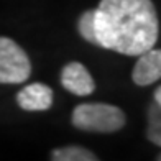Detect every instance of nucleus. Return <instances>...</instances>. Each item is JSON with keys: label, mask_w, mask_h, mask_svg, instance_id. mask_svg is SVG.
Masks as SVG:
<instances>
[{"label": "nucleus", "mask_w": 161, "mask_h": 161, "mask_svg": "<svg viewBox=\"0 0 161 161\" xmlns=\"http://www.w3.org/2000/svg\"><path fill=\"white\" fill-rule=\"evenodd\" d=\"M61 84L74 96H89L96 89L94 79L80 63H69L61 71Z\"/></svg>", "instance_id": "20e7f679"}, {"label": "nucleus", "mask_w": 161, "mask_h": 161, "mask_svg": "<svg viewBox=\"0 0 161 161\" xmlns=\"http://www.w3.org/2000/svg\"><path fill=\"white\" fill-rule=\"evenodd\" d=\"M77 28H79V33L82 35V38L87 40L89 43H96V31H94V10H87L82 13L79 23H77Z\"/></svg>", "instance_id": "1a4fd4ad"}, {"label": "nucleus", "mask_w": 161, "mask_h": 161, "mask_svg": "<svg viewBox=\"0 0 161 161\" xmlns=\"http://www.w3.org/2000/svg\"><path fill=\"white\" fill-rule=\"evenodd\" d=\"M125 114L110 104H80L72 112V125L84 131L112 133L125 125Z\"/></svg>", "instance_id": "f03ea898"}, {"label": "nucleus", "mask_w": 161, "mask_h": 161, "mask_svg": "<svg viewBox=\"0 0 161 161\" xmlns=\"http://www.w3.org/2000/svg\"><path fill=\"white\" fill-rule=\"evenodd\" d=\"M31 74V63L13 40L0 36V82L20 84Z\"/></svg>", "instance_id": "7ed1b4c3"}, {"label": "nucleus", "mask_w": 161, "mask_h": 161, "mask_svg": "<svg viewBox=\"0 0 161 161\" xmlns=\"http://www.w3.org/2000/svg\"><path fill=\"white\" fill-rule=\"evenodd\" d=\"M96 43L127 56H138L155 46L158 15L151 0H100L94 10Z\"/></svg>", "instance_id": "f257e3e1"}, {"label": "nucleus", "mask_w": 161, "mask_h": 161, "mask_svg": "<svg viewBox=\"0 0 161 161\" xmlns=\"http://www.w3.org/2000/svg\"><path fill=\"white\" fill-rule=\"evenodd\" d=\"M138 61L133 68L135 84L138 86H150L161 79V49H146L145 53L138 54Z\"/></svg>", "instance_id": "423d86ee"}, {"label": "nucleus", "mask_w": 161, "mask_h": 161, "mask_svg": "<svg viewBox=\"0 0 161 161\" xmlns=\"http://www.w3.org/2000/svg\"><path fill=\"white\" fill-rule=\"evenodd\" d=\"M155 102H158V104H161V86H159L158 89L155 91Z\"/></svg>", "instance_id": "9d476101"}, {"label": "nucleus", "mask_w": 161, "mask_h": 161, "mask_svg": "<svg viewBox=\"0 0 161 161\" xmlns=\"http://www.w3.org/2000/svg\"><path fill=\"white\" fill-rule=\"evenodd\" d=\"M156 161H161V155H159V156H158V159H156Z\"/></svg>", "instance_id": "9b49d317"}, {"label": "nucleus", "mask_w": 161, "mask_h": 161, "mask_svg": "<svg viewBox=\"0 0 161 161\" xmlns=\"http://www.w3.org/2000/svg\"><path fill=\"white\" fill-rule=\"evenodd\" d=\"M51 161H100L92 151L77 145L56 148L51 153Z\"/></svg>", "instance_id": "0eeeda50"}, {"label": "nucleus", "mask_w": 161, "mask_h": 161, "mask_svg": "<svg viewBox=\"0 0 161 161\" xmlns=\"http://www.w3.org/2000/svg\"><path fill=\"white\" fill-rule=\"evenodd\" d=\"M146 136L151 143L161 146V104L155 102L148 108V128Z\"/></svg>", "instance_id": "6e6552de"}, {"label": "nucleus", "mask_w": 161, "mask_h": 161, "mask_svg": "<svg viewBox=\"0 0 161 161\" xmlns=\"http://www.w3.org/2000/svg\"><path fill=\"white\" fill-rule=\"evenodd\" d=\"M17 102L23 110H48L53 105V91H51V87L41 82L28 84L17 94Z\"/></svg>", "instance_id": "39448f33"}]
</instances>
